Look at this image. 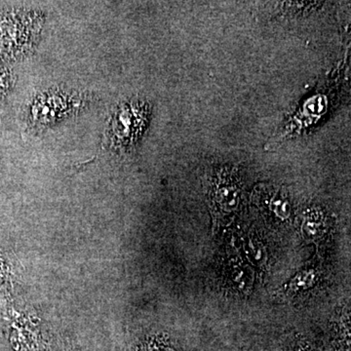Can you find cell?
<instances>
[{
	"label": "cell",
	"mask_w": 351,
	"mask_h": 351,
	"mask_svg": "<svg viewBox=\"0 0 351 351\" xmlns=\"http://www.w3.org/2000/svg\"><path fill=\"white\" fill-rule=\"evenodd\" d=\"M243 189L239 170L232 166L214 169L208 181V203L214 226L232 221L239 211Z\"/></svg>",
	"instance_id": "6da1fadb"
},
{
	"label": "cell",
	"mask_w": 351,
	"mask_h": 351,
	"mask_svg": "<svg viewBox=\"0 0 351 351\" xmlns=\"http://www.w3.org/2000/svg\"><path fill=\"white\" fill-rule=\"evenodd\" d=\"M145 107L144 105H127L117 112L113 129L117 140L122 144H128L136 140V137L143 130L145 125Z\"/></svg>",
	"instance_id": "7a4b0ae2"
},
{
	"label": "cell",
	"mask_w": 351,
	"mask_h": 351,
	"mask_svg": "<svg viewBox=\"0 0 351 351\" xmlns=\"http://www.w3.org/2000/svg\"><path fill=\"white\" fill-rule=\"evenodd\" d=\"M263 199L270 213L274 215L281 221H286L291 215V206L285 196L276 191H265L263 189Z\"/></svg>",
	"instance_id": "3957f363"
},
{
	"label": "cell",
	"mask_w": 351,
	"mask_h": 351,
	"mask_svg": "<svg viewBox=\"0 0 351 351\" xmlns=\"http://www.w3.org/2000/svg\"><path fill=\"white\" fill-rule=\"evenodd\" d=\"M323 226V219L317 211L307 212L302 225V232L308 239L317 237Z\"/></svg>",
	"instance_id": "277c9868"
},
{
	"label": "cell",
	"mask_w": 351,
	"mask_h": 351,
	"mask_svg": "<svg viewBox=\"0 0 351 351\" xmlns=\"http://www.w3.org/2000/svg\"><path fill=\"white\" fill-rule=\"evenodd\" d=\"M245 251L252 262L255 263L258 267H262L265 265V260H267L265 251L263 244H261L257 239H247V242L245 243Z\"/></svg>",
	"instance_id": "5b68a950"
},
{
	"label": "cell",
	"mask_w": 351,
	"mask_h": 351,
	"mask_svg": "<svg viewBox=\"0 0 351 351\" xmlns=\"http://www.w3.org/2000/svg\"><path fill=\"white\" fill-rule=\"evenodd\" d=\"M315 277H317V271L315 269H304L295 277L294 280L288 284L289 291L294 292V291L304 290L309 287L315 281Z\"/></svg>",
	"instance_id": "8992f818"
},
{
	"label": "cell",
	"mask_w": 351,
	"mask_h": 351,
	"mask_svg": "<svg viewBox=\"0 0 351 351\" xmlns=\"http://www.w3.org/2000/svg\"><path fill=\"white\" fill-rule=\"evenodd\" d=\"M245 274H247L245 272L244 267H242L239 263V265H232V267H230L228 279H230V282L237 285L239 290L245 291L248 287L247 286L248 285V280L245 279Z\"/></svg>",
	"instance_id": "52a82bcc"
},
{
	"label": "cell",
	"mask_w": 351,
	"mask_h": 351,
	"mask_svg": "<svg viewBox=\"0 0 351 351\" xmlns=\"http://www.w3.org/2000/svg\"><path fill=\"white\" fill-rule=\"evenodd\" d=\"M7 87H8V84H7L6 73L0 69V95L5 91Z\"/></svg>",
	"instance_id": "ba28073f"
}]
</instances>
